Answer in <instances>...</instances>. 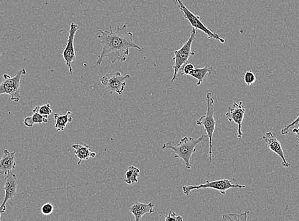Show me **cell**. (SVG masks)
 <instances>
[{
	"mask_svg": "<svg viewBox=\"0 0 299 221\" xmlns=\"http://www.w3.org/2000/svg\"><path fill=\"white\" fill-rule=\"evenodd\" d=\"M110 28V31L98 29L100 35H97L96 38L102 45V51L98 56L97 64L100 65L105 58H109L113 64L117 61H125L127 56L130 54V48L143 51L142 47L134 43L133 34L127 31L128 25L124 24L121 28L118 26L117 30L114 31L112 26Z\"/></svg>",
	"mask_w": 299,
	"mask_h": 221,
	"instance_id": "6da1fadb",
	"label": "cell"
},
{
	"mask_svg": "<svg viewBox=\"0 0 299 221\" xmlns=\"http://www.w3.org/2000/svg\"><path fill=\"white\" fill-rule=\"evenodd\" d=\"M208 137L205 135H201L197 139H194L192 137H185L180 140L178 144H174L171 141H168L163 145L162 149L171 150L174 152V158H180L184 161L186 168L190 170L191 158L192 154L196 153V146L202 141H206Z\"/></svg>",
	"mask_w": 299,
	"mask_h": 221,
	"instance_id": "7a4b0ae2",
	"label": "cell"
},
{
	"mask_svg": "<svg viewBox=\"0 0 299 221\" xmlns=\"http://www.w3.org/2000/svg\"><path fill=\"white\" fill-rule=\"evenodd\" d=\"M207 103V112L205 115L199 118L196 121L197 126H203L205 130L207 133L209 140V161L212 162V140L214 132L216 128V121L214 118L215 110H214V100L212 98V93H207L206 97Z\"/></svg>",
	"mask_w": 299,
	"mask_h": 221,
	"instance_id": "3957f363",
	"label": "cell"
},
{
	"mask_svg": "<svg viewBox=\"0 0 299 221\" xmlns=\"http://www.w3.org/2000/svg\"><path fill=\"white\" fill-rule=\"evenodd\" d=\"M26 75L25 68L18 71L16 76L10 77L7 74H4L3 82L0 84V95H8L10 100L18 103L20 100V82L22 76Z\"/></svg>",
	"mask_w": 299,
	"mask_h": 221,
	"instance_id": "277c9868",
	"label": "cell"
},
{
	"mask_svg": "<svg viewBox=\"0 0 299 221\" xmlns=\"http://www.w3.org/2000/svg\"><path fill=\"white\" fill-rule=\"evenodd\" d=\"M196 30L193 28L192 32L191 33L190 37L187 41L184 43L179 50L174 52V64L173 66L174 70V74L173 78L171 79V82H173L174 80L177 79L179 72L182 70L183 66L187 63V62L190 59V56H194V52L192 51V45L193 41L196 39Z\"/></svg>",
	"mask_w": 299,
	"mask_h": 221,
	"instance_id": "5b68a950",
	"label": "cell"
},
{
	"mask_svg": "<svg viewBox=\"0 0 299 221\" xmlns=\"http://www.w3.org/2000/svg\"><path fill=\"white\" fill-rule=\"evenodd\" d=\"M233 181L228 179H221V180L212 181H206V182L198 185H184L183 186V192L185 195L188 196L192 191L199 190L202 189H212L219 191L222 195H225L226 191L232 188L243 189L246 188V185L233 184Z\"/></svg>",
	"mask_w": 299,
	"mask_h": 221,
	"instance_id": "8992f818",
	"label": "cell"
},
{
	"mask_svg": "<svg viewBox=\"0 0 299 221\" xmlns=\"http://www.w3.org/2000/svg\"><path fill=\"white\" fill-rule=\"evenodd\" d=\"M174 1L175 2L177 7L181 10L183 14H184L185 20H188L193 28L196 29V30L202 31L203 33L207 35V38L209 39H213L221 41L222 43H225V40L222 39V37L220 36L219 35L217 34V33H213L211 30H209V29L201 22L200 17L194 15V14L184 5L182 0H174Z\"/></svg>",
	"mask_w": 299,
	"mask_h": 221,
	"instance_id": "52a82bcc",
	"label": "cell"
},
{
	"mask_svg": "<svg viewBox=\"0 0 299 221\" xmlns=\"http://www.w3.org/2000/svg\"><path fill=\"white\" fill-rule=\"evenodd\" d=\"M129 79H131V76L130 75L122 76L119 72L110 73L101 79V82L110 95L115 93L121 95L125 89L126 80Z\"/></svg>",
	"mask_w": 299,
	"mask_h": 221,
	"instance_id": "ba28073f",
	"label": "cell"
},
{
	"mask_svg": "<svg viewBox=\"0 0 299 221\" xmlns=\"http://www.w3.org/2000/svg\"><path fill=\"white\" fill-rule=\"evenodd\" d=\"M78 30V25L75 23L72 22L70 24L69 36L66 43L65 49H64L63 56L66 66L69 69L70 74H73V68L72 63L76 60V52L74 47V39L76 33Z\"/></svg>",
	"mask_w": 299,
	"mask_h": 221,
	"instance_id": "9c48e42d",
	"label": "cell"
},
{
	"mask_svg": "<svg viewBox=\"0 0 299 221\" xmlns=\"http://www.w3.org/2000/svg\"><path fill=\"white\" fill-rule=\"evenodd\" d=\"M18 180L13 172L6 175L4 181V190L5 192V198L3 203L0 206V212L5 213L7 211V203L8 200H12L17 195L18 187Z\"/></svg>",
	"mask_w": 299,
	"mask_h": 221,
	"instance_id": "30bf717a",
	"label": "cell"
},
{
	"mask_svg": "<svg viewBox=\"0 0 299 221\" xmlns=\"http://www.w3.org/2000/svg\"><path fill=\"white\" fill-rule=\"evenodd\" d=\"M246 108L244 107L242 101L234 103L233 105L228 107V111L225 116L228 121L236 123L238 125V138L239 141L242 140L243 136L242 123L243 121Z\"/></svg>",
	"mask_w": 299,
	"mask_h": 221,
	"instance_id": "8fae6325",
	"label": "cell"
},
{
	"mask_svg": "<svg viewBox=\"0 0 299 221\" xmlns=\"http://www.w3.org/2000/svg\"><path fill=\"white\" fill-rule=\"evenodd\" d=\"M262 140L266 143L268 149L271 150L272 152L276 153L279 156L282 160V166L284 167L289 168L290 163H288L284 157V152L281 143L279 140L276 138L272 132H268L265 136L262 137Z\"/></svg>",
	"mask_w": 299,
	"mask_h": 221,
	"instance_id": "7c38bea8",
	"label": "cell"
},
{
	"mask_svg": "<svg viewBox=\"0 0 299 221\" xmlns=\"http://www.w3.org/2000/svg\"><path fill=\"white\" fill-rule=\"evenodd\" d=\"M16 151L9 152L4 150L3 155L0 160V174L6 176L11 172L16 166Z\"/></svg>",
	"mask_w": 299,
	"mask_h": 221,
	"instance_id": "4fadbf2b",
	"label": "cell"
},
{
	"mask_svg": "<svg viewBox=\"0 0 299 221\" xmlns=\"http://www.w3.org/2000/svg\"><path fill=\"white\" fill-rule=\"evenodd\" d=\"M154 206V203L153 202H150L148 204L136 202L131 206L130 212L133 214L135 221H140L145 214L154 213V210H153Z\"/></svg>",
	"mask_w": 299,
	"mask_h": 221,
	"instance_id": "5bb4252c",
	"label": "cell"
},
{
	"mask_svg": "<svg viewBox=\"0 0 299 221\" xmlns=\"http://www.w3.org/2000/svg\"><path fill=\"white\" fill-rule=\"evenodd\" d=\"M216 74H217V72L214 70L212 66L208 67V66H206L205 67L201 68H195L192 74H190V76L197 79L198 82H197V85H201L206 79L213 78Z\"/></svg>",
	"mask_w": 299,
	"mask_h": 221,
	"instance_id": "9a60e30c",
	"label": "cell"
},
{
	"mask_svg": "<svg viewBox=\"0 0 299 221\" xmlns=\"http://www.w3.org/2000/svg\"><path fill=\"white\" fill-rule=\"evenodd\" d=\"M72 148L75 149V156L78 158V165H80L82 161L89 160V158H94L97 155L96 153H93L89 149L88 145L74 144Z\"/></svg>",
	"mask_w": 299,
	"mask_h": 221,
	"instance_id": "2e32d148",
	"label": "cell"
},
{
	"mask_svg": "<svg viewBox=\"0 0 299 221\" xmlns=\"http://www.w3.org/2000/svg\"><path fill=\"white\" fill-rule=\"evenodd\" d=\"M71 114L72 112L68 111L67 113L62 116L58 114L54 115L55 119V127L57 131H64L66 125L72 122L73 118L70 117V115Z\"/></svg>",
	"mask_w": 299,
	"mask_h": 221,
	"instance_id": "e0dca14e",
	"label": "cell"
},
{
	"mask_svg": "<svg viewBox=\"0 0 299 221\" xmlns=\"http://www.w3.org/2000/svg\"><path fill=\"white\" fill-rule=\"evenodd\" d=\"M47 116L34 112L32 116L27 117L24 121V124L27 127H32L35 124H41L48 122Z\"/></svg>",
	"mask_w": 299,
	"mask_h": 221,
	"instance_id": "ac0fdd59",
	"label": "cell"
},
{
	"mask_svg": "<svg viewBox=\"0 0 299 221\" xmlns=\"http://www.w3.org/2000/svg\"><path fill=\"white\" fill-rule=\"evenodd\" d=\"M140 173V169L136 168L134 166H130L126 173V181H124V182L129 185L133 184V183L138 182V176Z\"/></svg>",
	"mask_w": 299,
	"mask_h": 221,
	"instance_id": "d6986e66",
	"label": "cell"
},
{
	"mask_svg": "<svg viewBox=\"0 0 299 221\" xmlns=\"http://www.w3.org/2000/svg\"><path fill=\"white\" fill-rule=\"evenodd\" d=\"M248 213V211H246L244 213L242 214H224L222 216V221H246L247 214Z\"/></svg>",
	"mask_w": 299,
	"mask_h": 221,
	"instance_id": "ffe728a7",
	"label": "cell"
},
{
	"mask_svg": "<svg viewBox=\"0 0 299 221\" xmlns=\"http://www.w3.org/2000/svg\"><path fill=\"white\" fill-rule=\"evenodd\" d=\"M34 112H37V113L43 115V116H49V115L53 113V110H52L51 105L47 103L42 106H37L33 110V113H34Z\"/></svg>",
	"mask_w": 299,
	"mask_h": 221,
	"instance_id": "44dd1931",
	"label": "cell"
},
{
	"mask_svg": "<svg viewBox=\"0 0 299 221\" xmlns=\"http://www.w3.org/2000/svg\"><path fill=\"white\" fill-rule=\"evenodd\" d=\"M54 211H55V207L53 204L47 203L43 204L41 206V212L44 216H50L53 213Z\"/></svg>",
	"mask_w": 299,
	"mask_h": 221,
	"instance_id": "7402d4cb",
	"label": "cell"
},
{
	"mask_svg": "<svg viewBox=\"0 0 299 221\" xmlns=\"http://www.w3.org/2000/svg\"><path fill=\"white\" fill-rule=\"evenodd\" d=\"M257 78L255 75L251 71H248L244 74V82L248 85H251L255 82Z\"/></svg>",
	"mask_w": 299,
	"mask_h": 221,
	"instance_id": "603a6c76",
	"label": "cell"
},
{
	"mask_svg": "<svg viewBox=\"0 0 299 221\" xmlns=\"http://www.w3.org/2000/svg\"><path fill=\"white\" fill-rule=\"evenodd\" d=\"M299 123V116L296 119V120L294 121V122L290 123V124L286 125V126H284L283 129H282L281 131V135H286L288 134V132H289L290 129L292 128L296 125H298Z\"/></svg>",
	"mask_w": 299,
	"mask_h": 221,
	"instance_id": "cb8c5ba5",
	"label": "cell"
},
{
	"mask_svg": "<svg viewBox=\"0 0 299 221\" xmlns=\"http://www.w3.org/2000/svg\"><path fill=\"white\" fill-rule=\"evenodd\" d=\"M195 69L194 66L192 64L188 63L185 64L184 66H183L182 70V75H186V76H190V74H192L193 70Z\"/></svg>",
	"mask_w": 299,
	"mask_h": 221,
	"instance_id": "d4e9b609",
	"label": "cell"
},
{
	"mask_svg": "<svg viewBox=\"0 0 299 221\" xmlns=\"http://www.w3.org/2000/svg\"><path fill=\"white\" fill-rule=\"evenodd\" d=\"M165 221H184V219H183L182 216H176V212L169 211V214L167 215L166 217Z\"/></svg>",
	"mask_w": 299,
	"mask_h": 221,
	"instance_id": "484cf974",
	"label": "cell"
},
{
	"mask_svg": "<svg viewBox=\"0 0 299 221\" xmlns=\"http://www.w3.org/2000/svg\"><path fill=\"white\" fill-rule=\"evenodd\" d=\"M292 133H294L296 134V137L299 139V127L298 128H294L292 130Z\"/></svg>",
	"mask_w": 299,
	"mask_h": 221,
	"instance_id": "4316f807",
	"label": "cell"
},
{
	"mask_svg": "<svg viewBox=\"0 0 299 221\" xmlns=\"http://www.w3.org/2000/svg\"><path fill=\"white\" fill-rule=\"evenodd\" d=\"M1 212H0V220H1Z\"/></svg>",
	"mask_w": 299,
	"mask_h": 221,
	"instance_id": "83f0119b",
	"label": "cell"
},
{
	"mask_svg": "<svg viewBox=\"0 0 299 221\" xmlns=\"http://www.w3.org/2000/svg\"><path fill=\"white\" fill-rule=\"evenodd\" d=\"M1 56V53H0V56Z\"/></svg>",
	"mask_w": 299,
	"mask_h": 221,
	"instance_id": "f1b7e54d",
	"label": "cell"
},
{
	"mask_svg": "<svg viewBox=\"0 0 299 221\" xmlns=\"http://www.w3.org/2000/svg\"><path fill=\"white\" fill-rule=\"evenodd\" d=\"M298 143H299V141H298Z\"/></svg>",
	"mask_w": 299,
	"mask_h": 221,
	"instance_id": "f546056e",
	"label": "cell"
}]
</instances>
